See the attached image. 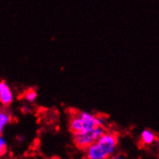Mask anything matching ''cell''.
Masks as SVG:
<instances>
[{"label": "cell", "instance_id": "8", "mask_svg": "<svg viewBox=\"0 0 159 159\" xmlns=\"http://www.w3.org/2000/svg\"><path fill=\"white\" fill-rule=\"evenodd\" d=\"M8 151V143L6 141V139L0 135V157L4 156L7 153Z\"/></svg>", "mask_w": 159, "mask_h": 159}, {"label": "cell", "instance_id": "3", "mask_svg": "<svg viewBox=\"0 0 159 159\" xmlns=\"http://www.w3.org/2000/svg\"><path fill=\"white\" fill-rule=\"evenodd\" d=\"M106 130L107 129L105 126H98L88 131L74 133L72 134V142L78 149L85 151L89 146L95 143Z\"/></svg>", "mask_w": 159, "mask_h": 159}, {"label": "cell", "instance_id": "5", "mask_svg": "<svg viewBox=\"0 0 159 159\" xmlns=\"http://www.w3.org/2000/svg\"><path fill=\"white\" fill-rule=\"evenodd\" d=\"M13 121V115L7 108H0V135H2L4 129Z\"/></svg>", "mask_w": 159, "mask_h": 159}, {"label": "cell", "instance_id": "2", "mask_svg": "<svg viewBox=\"0 0 159 159\" xmlns=\"http://www.w3.org/2000/svg\"><path fill=\"white\" fill-rule=\"evenodd\" d=\"M106 118L102 115L93 114L88 111L74 110L70 112L69 129L71 134L88 131L98 126L106 127Z\"/></svg>", "mask_w": 159, "mask_h": 159}, {"label": "cell", "instance_id": "9", "mask_svg": "<svg viewBox=\"0 0 159 159\" xmlns=\"http://www.w3.org/2000/svg\"><path fill=\"white\" fill-rule=\"evenodd\" d=\"M20 110H21V112H22L23 114H30L31 112H32V108H31L29 103H26V104L22 105Z\"/></svg>", "mask_w": 159, "mask_h": 159}, {"label": "cell", "instance_id": "6", "mask_svg": "<svg viewBox=\"0 0 159 159\" xmlns=\"http://www.w3.org/2000/svg\"><path fill=\"white\" fill-rule=\"evenodd\" d=\"M157 139L158 138L155 135V133L151 129H144L141 132V135H140V141H141V144H143L144 146L152 145L154 142H156Z\"/></svg>", "mask_w": 159, "mask_h": 159}, {"label": "cell", "instance_id": "10", "mask_svg": "<svg viewBox=\"0 0 159 159\" xmlns=\"http://www.w3.org/2000/svg\"><path fill=\"white\" fill-rule=\"evenodd\" d=\"M108 159H125V157L123 154H120V153H115L111 157H109Z\"/></svg>", "mask_w": 159, "mask_h": 159}, {"label": "cell", "instance_id": "4", "mask_svg": "<svg viewBox=\"0 0 159 159\" xmlns=\"http://www.w3.org/2000/svg\"><path fill=\"white\" fill-rule=\"evenodd\" d=\"M15 99L12 88L5 80H0V104L2 107H9Z\"/></svg>", "mask_w": 159, "mask_h": 159}, {"label": "cell", "instance_id": "7", "mask_svg": "<svg viewBox=\"0 0 159 159\" xmlns=\"http://www.w3.org/2000/svg\"><path fill=\"white\" fill-rule=\"evenodd\" d=\"M37 98H38V92H37V90L34 88L27 89L21 96V98L29 104L34 103L37 99Z\"/></svg>", "mask_w": 159, "mask_h": 159}, {"label": "cell", "instance_id": "1", "mask_svg": "<svg viewBox=\"0 0 159 159\" xmlns=\"http://www.w3.org/2000/svg\"><path fill=\"white\" fill-rule=\"evenodd\" d=\"M119 146V136L116 132L106 130L95 143L84 152L85 159H108L116 153Z\"/></svg>", "mask_w": 159, "mask_h": 159}]
</instances>
